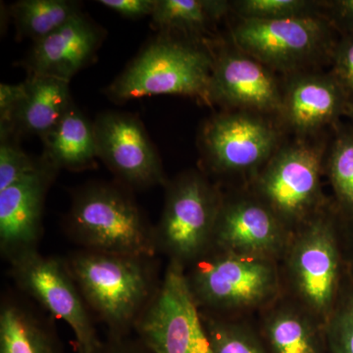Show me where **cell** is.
I'll return each instance as SVG.
<instances>
[{"label":"cell","mask_w":353,"mask_h":353,"mask_svg":"<svg viewBox=\"0 0 353 353\" xmlns=\"http://www.w3.org/2000/svg\"><path fill=\"white\" fill-rule=\"evenodd\" d=\"M279 268L283 296L326 326L347 277L341 218L333 201L292 232Z\"/></svg>","instance_id":"6da1fadb"},{"label":"cell","mask_w":353,"mask_h":353,"mask_svg":"<svg viewBox=\"0 0 353 353\" xmlns=\"http://www.w3.org/2000/svg\"><path fill=\"white\" fill-rule=\"evenodd\" d=\"M213 66L212 43L158 32L103 92L118 104L167 94L190 97L210 105Z\"/></svg>","instance_id":"7a4b0ae2"},{"label":"cell","mask_w":353,"mask_h":353,"mask_svg":"<svg viewBox=\"0 0 353 353\" xmlns=\"http://www.w3.org/2000/svg\"><path fill=\"white\" fill-rule=\"evenodd\" d=\"M199 310L225 319H252L282 296L279 262L211 248L185 267Z\"/></svg>","instance_id":"3957f363"},{"label":"cell","mask_w":353,"mask_h":353,"mask_svg":"<svg viewBox=\"0 0 353 353\" xmlns=\"http://www.w3.org/2000/svg\"><path fill=\"white\" fill-rule=\"evenodd\" d=\"M153 259L83 250L67 260L88 309L109 334L128 336L152 301L160 284Z\"/></svg>","instance_id":"277c9868"},{"label":"cell","mask_w":353,"mask_h":353,"mask_svg":"<svg viewBox=\"0 0 353 353\" xmlns=\"http://www.w3.org/2000/svg\"><path fill=\"white\" fill-rule=\"evenodd\" d=\"M67 233L83 250L155 259V227L122 183L94 182L73 194Z\"/></svg>","instance_id":"5b68a950"},{"label":"cell","mask_w":353,"mask_h":353,"mask_svg":"<svg viewBox=\"0 0 353 353\" xmlns=\"http://www.w3.org/2000/svg\"><path fill=\"white\" fill-rule=\"evenodd\" d=\"M285 132L270 116L241 110L216 113L199 130L201 170L221 187L225 182L246 187L285 143Z\"/></svg>","instance_id":"8992f818"},{"label":"cell","mask_w":353,"mask_h":353,"mask_svg":"<svg viewBox=\"0 0 353 353\" xmlns=\"http://www.w3.org/2000/svg\"><path fill=\"white\" fill-rule=\"evenodd\" d=\"M319 138L285 141L246 185L292 233L332 201L322 188L330 143Z\"/></svg>","instance_id":"52a82bcc"},{"label":"cell","mask_w":353,"mask_h":353,"mask_svg":"<svg viewBox=\"0 0 353 353\" xmlns=\"http://www.w3.org/2000/svg\"><path fill=\"white\" fill-rule=\"evenodd\" d=\"M231 43L283 76L331 64L340 34L326 16L283 20L239 19Z\"/></svg>","instance_id":"ba28073f"},{"label":"cell","mask_w":353,"mask_h":353,"mask_svg":"<svg viewBox=\"0 0 353 353\" xmlns=\"http://www.w3.org/2000/svg\"><path fill=\"white\" fill-rule=\"evenodd\" d=\"M165 189L154 226L158 252L187 267L212 248L223 189L201 169L182 172Z\"/></svg>","instance_id":"9c48e42d"},{"label":"cell","mask_w":353,"mask_h":353,"mask_svg":"<svg viewBox=\"0 0 353 353\" xmlns=\"http://www.w3.org/2000/svg\"><path fill=\"white\" fill-rule=\"evenodd\" d=\"M134 331L152 353H213L185 267L169 261Z\"/></svg>","instance_id":"30bf717a"},{"label":"cell","mask_w":353,"mask_h":353,"mask_svg":"<svg viewBox=\"0 0 353 353\" xmlns=\"http://www.w3.org/2000/svg\"><path fill=\"white\" fill-rule=\"evenodd\" d=\"M9 262L18 288L71 328L78 353L99 352L102 341L66 261L34 250L16 255Z\"/></svg>","instance_id":"8fae6325"},{"label":"cell","mask_w":353,"mask_h":353,"mask_svg":"<svg viewBox=\"0 0 353 353\" xmlns=\"http://www.w3.org/2000/svg\"><path fill=\"white\" fill-rule=\"evenodd\" d=\"M97 157L131 190L166 185L161 157L138 115L108 110L94 121Z\"/></svg>","instance_id":"7c38bea8"},{"label":"cell","mask_w":353,"mask_h":353,"mask_svg":"<svg viewBox=\"0 0 353 353\" xmlns=\"http://www.w3.org/2000/svg\"><path fill=\"white\" fill-rule=\"evenodd\" d=\"M292 234L248 188L223 189L212 248L280 262Z\"/></svg>","instance_id":"4fadbf2b"},{"label":"cell","mask_w":353,"mask_h":353,"mask_svg":"<svg viewBox=\"0 0 353 353\" xmlns=\"http://www.w3.org/2000/svg\"><path fill=\"white\" fill-rule=\"evenodd\" d=\"M214 66L209 103L223 110H241L278 120L283 101V80L234 44L213 46Z\"/></svg>","instance_id":"5bb4252c"},{"label":"cell","mask_w":353,"mask_h":353,"mask_svg":"<svg viewBox=\"0 0 353 353\" xmlns=\"http://www.w3.org/2000/svg\"><path fill=\"white\" fill-rule=\"evenodd\" d=\"M347 94L331 72H299L283 78V101L278 121L296 138H312L345 117Z\"/></svg>","instance_id":"9a60e30c"},{"label":"cell","mask_w":353,"mask_h":353,"mask_svg":"<svg viewBox=\"0 0 353 353\" xmlns=\"http://www.w3.org/2000/svg\"><path fill=\"white\" fill-rule=\"evenodd\" d=\"M58 172L41 155L34 171L0 190V250L7 259L37 250L44 201Z\"/></svg>","instance_id":"2e32d148"},{"label":"cell","mask_w":353,"mask_h":353,"mask_svg":"<svg viewBox=\"0 0 353 353\" xmlns=\"http://www.w3.org/2000/svg\"><path fill=\"white\" fill-rule=\"evenodd\" d=\"M106 38V31L80 12L46 38L32 43L21 65L28 76H46L70 83L90 66Z\"/></svg>","instance_id":"e0dca14e"},{"label":"cell","mask_w":353,"mask_h":353,"mask_svg":"<svg viewBox=\"0 0 353 353\" xmlns=\"http://www.w3.org/2000/svg\"><path fill=\"white\" fill-rule=\"evenodd\" d=\"M252 320L268 353H329L326 326L283 294Z\"/></svg>","instance_id":"ac0fdd59"},{"label":"cell","mask_w":353,"mask_h":353,"mask_svg":"<svg viewBox=\"0 0 353 353\" xmlns=\"http://www.w3.org/2000/svg\"><path fill=\"white\" fill-rule=\"evenodd\" d=\"M26 94L6 126L17 136H37L41 141L57 126L74 103L69 83L46 76H28Z\"/></svg>","instance_id":"d6986e66"},{"label":"cell","mask_w":353,"mask_h":353,"mask_svg":"<svg viewBox=\"0 0 353 353\" xmlns=\"http://www.w3.org/2000/svg\"><path fill=\"white\" fill-rule=\"evenodd\" d=\"M43 143V157L58 171H85L94 167L99 159L94 122L75 102Z\"/></svg>","instance_id":"ffe728a7"},{"label":"cell","mask_w":353,"mask_h":353,"mask_svg":"<svg viewBox=\"0 0 353 353\" xmlns=\"http://www.w3.org/2000/svg\"><path fill=\"white\" fill-rule=\"evenodd\" d=\"M0 353H63L50 322L20 301L6 299L0 308Z\"/></svg>","instance_id":"44dd1931"},{"label":"cell","mask_w":353,"mask_h":353,"mask_svg":"<svg viewBox=\"0 0 353 353\" xmlns=\"http://www.w3.org/2000/svg\"><path fill=\"white\" fill-rule=\"evenodd\" d=\"M231 7L225 0H157L152 27L158 32L209 41L204 34L231 13Z\"/></svg>","instance_id":"7402d4cb"},{"label":"cell","mask_w":353,"mask_h":353,"mask_svg":"<svg viewBox=\"0 0 353 353\" xmlns=\"http://www.w3.org/2000/svg\"><path fill=\"white\" fill-rule=\"evenodd\" d=\"M8 12L18 39L34 43L57 31L82 9L80 2L73 0H20L9 7Z\"/></svg>","instance_id":"603a6c76"},{"label":"cell","mask_w":353,"mask_h":353,"mask_svg":"<svg viewBox=\"0 0 353 353\" xmlns=\"http://www.w3.org/2000/svg\"><path fill=\"white\" fill-rule=\"evenodd\" d=\"M325 159V176L328 178L334 208L341 219L353 221V131L339 123L334 127Z\"/></svg>","instance_id":"cb8c5ba5"},{"label":"cell","mask_w":353,"mask_h":353,"mask_svg":"<svg viewBox=\"0 0 353 353\" xmlns=\"http://www.w3.org/2000/svg\"><path fill=\"white\" fill-rule=\"evenodd\" d=\"M201 313L213 353H268L252 319H225Z\"/></svg>","instance_id":"d4e9b609"},{"label":"cell","mask_w":353,"mask_h":353,"mask_svg":"<svg viewBox=\"0 0 353 353\" xmlns=\"http://www.w3.org/2000/svg\"><path fill=\"white\" fill-rule=\"evenodd\" d=\"M231 13L239 19L283 20L325 16L324 1L311 0H236Z\"/></svg>","instance_id":"484cf974"},{"label":"cell","mask_w":353,"mask_h":353,"mask_svg":"<svg viewBox=\"0 0 353 353\" xmlns=\"http://www.w3.org/2000/svg\"><path fill=\"white\" fill-rule=\"evenodd\" d=\"M325 330L329 353H353V283L348 274Z\"/></svg>","instance_id":"4316f807"},{"label":"cell","mask_w":353,"mask_h":353,"mask_svg":"<svg viewBox=\"0 0 353 353\" xmlns=\"http://www.w3.org/2000/svg\"><path fill=\"white\" fill-rule=\"evenodd\" d=\"M20 137L10 130L0 129V190H6L38 167L39 158L22 150Z\"/></svg>","instance_id":"83f0119b"},{"label":"cell","mask_w":353,"mask_h":353,"mask_svg":"<svg viewBox=\"0 0 353 353\" xmlns=\"http://www.w3.org/2000/svg\"><path fill=\"white\" fill-rule=\"evenodd\" d=\"M331 72L350 103H353V34H340L331 60Z\"/></svg>","instance_id":"f1b7e54d"},{"label":"cell","mask_w":353,"mask_h":353,"mask_svg":"<svg viewBox=\"0 0 353 353\" xmlns=\"http://www.w3.org/2000/svg\"><path fill=\"white\" fill-rule=\"evenodd\" d=\"M99 3L122 17L137 20L152 17L157 0H99Z\"/></svg>","instance_id":"f546056e"},{"label":"cell","mask_w":353,"mask_h":353,"mask_svg":"<svg viewBox=\"0 0 353 353\" xmlns=\"http://www.w3.org/2000/svg\"><path fill=\"white\" fill-rule=\"evenodd\" d=\"M324 12L339 34H353V0L324 1Z\"/></svg>","instance_id":"4dcf8cb0"},{"label":"cell","mask_w":353,"mask_h":353,"mask_svg":"<svg viewBox=\"0 0 353 353\" xmlns=\"http://www.w3.org/2000/svg\"><path fill=\"white\" fill-rule=\"evenodd\" d=\"M25 94L24 82L17 85H9V83L0 85V127L9 124L14 112L24 99Z\"/></svg>","instance_id":"1f68e13d"},{"label":"cell","mask_w":353,"mask_h":353,"mask_svg":"<svg viewBox=\"0 0 353 353\" xmlns=\"http://www.w3.org/2000/svg\"><path fill=\"white\" fill-rule=\"evenodd\" d=\"M97 353H152L137 339L128 336L109 334L108 340L102 341L101 347Z\"/></svg>","instance_id":"d6a6232c"},{"label":"cell","mask_w":353,"mask_h":353,"mask_svg":"<svg viewBox=\"0 0 353 353\" xmlns=\"http://www.w3.org/2000/svg\"><path fill=\"white\" fill-rule=\"evenodd\" d=\"M341 223L343 253H345L347 274L353 283V221H345L341 218Z\"/></svg>","instance_id":"836d02e7"},{"label":"cell","mask_w":353,"mask_h":353,"mask_svg":"<svg viewBox=\"0 0 353 353\" xmlns=\"http://www.w3.org/2000/svg\"><path fill=\"white\" fill-rule=\"evenodd\" d=\"M345 118H347V120L350 121V129L353 131V103H348L347 112H345Z\"/></svg>","instance_id":"e575fe53"}]
</instances>
